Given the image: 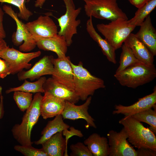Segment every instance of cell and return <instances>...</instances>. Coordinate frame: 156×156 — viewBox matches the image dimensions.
Segmentation results:
<instances>
[{
  "label": "cell",
  "instance_id": "obj_1",
  "mask_svg": "<svg viewBox=\"0 0 156 156\" xmlns=\"http://www.w3.org/2000/svg\"><path fill=\"white\" fill-rule=\"evenodd\" d=\"M43 96L41 93H36L31 104L26 110L20 124H16L11 131L14 139L21 145L31 146V132L41 115L40 105Z\"/></svg>",
  "mask_w": 156,
  "mask_h": 156
},
{
  "label": "cell",
  "instance_id": "obj_2",
  "mask_svg": "<svg viewBox=\"0 0 156 156\" xmlns=\"http://www.w3.org/2000/svg\"><path fill=\"white\" fill-rule=\"evenodd\" d=\"M125 130L129 142L137 149L148 148L156 151L155 134L132 116H124L119 121Z\"/></svg>",
  "mask_w": 156,
  "mask_h": 156
},
{
  "label": "cell",
  "instance_id": "obj_3",
  "mask_svg": "<svg viewBox=\"0 0 156 156\" xmlns=\"http://www.w3.org/2000/svg\"><path fill=\"white\" fill-rule=\"evenodd\" d=\"M74 74V90L80 100L86 101L95 91L105 87L104 81L92 75L83 66L82 62L77 65L70 62Z\"/></svg>",
  "mask_w": 156,
  "mask_h": 156
},
{
  "label": "cell",
  "instance_id": "obj_4",
  "mask_svg": "<svg viewBox=\"0 0 156 156\" xmlns=\"http://www.w3.org/2000/svg\"><path fill=\"white\" fill-rule=\"evenodd\" d=\"M114 76L121 86L135 88L152 81L156 77V69L154 64L140 62Z\"/></svg>",
  "mask_w": 156,
  "mask_h": 156
},
{
  "label": "cell",
  "instance_id": "obj_5",
  "mask_svg": "<svg viewBox=\"0 0 156 156\" xmlns=\"http://www.w3.org/2000/svg\"><path fill=\"white\" fill-rule=\"evenodd\" d=\"M84 11L88 17L111 21L119 19H128L126 14L118 7L117 0H82Z\"/></svg>",
  "mask_w": 156,
  "mask_h": 156
},
{
  "label": "cell",
  "instance_id": "obj_6",
  "mask_svg": "<svg viewBox=\"0 0 156 156\" xmlns=\"http://www.w3.org/2000/svg\"><path fill=\"white\" fill-rule=\"evenodd\" d=\"M96 27L116 50L121 47L122 43L136 27L130 24L128 20L124 19L111 21L107 24H98Z\"/></svg>",
  "mask_w": 156,
  "mask_h": 156
},
{
  "label": "cell",
  "instance_id": "obj_7",
  "mask_svg": "<svg viewBox=\"0 0 156 156\" xmlns=\"http://www.w3.org/2000/svg\"><path fill=\"white\" fill-rule=\"evenodd\" d=\"M66 7L64 14L57 19L60 27L57 34L64 37L68 47L73 43V36L77 34V27L81 23L80 19H77L81 8H76L73 0H62Z\"/></svg>",
  "mask_w": 156,
  "mask_h": 156
},
{
  "label": "cell",
  "instance_id": "obj_8",
  "mask_svg": "<svg viewBox=\"0 0 156 156\" xmlns=\"http://www.w3.org/2000/svg\"><path fill=\"white\" fill-rule=\"evenodd\" d=\"M2 9L14 20L16 24V31L13 33L12 36L13 44L16 46H19V50L22 52H28L33 50L37 46L36 42L25 24L19 19L17 13L10 5L4 4Z\"/></svg>",
  "mask_w": 156,
  "mask_h": 156
},
{
  "label": "cell",
  "instance_id": "obj_9",
  "mask_svg": "<svg viewBox=\"0 0 156 156\" xmlns=\"http://www.w3.org/2000/svg\"><path fill=\"white\" fill-rule=\"evenodd\" d=\"M40 51L25 53L8 46L0 54V58L5 60L9 68L10 74L18 73L23 69H30L32 65L29 62L32 59L39 56Z\"/></svg>",
  "mask_w": 156,
  "mask_h": 156
},
{
  "label": "cell",
  "instance_id": "obj_10",
  "mask_svg": "<svg viewBox=\"0 0 156 156\" xmlns=\"http://www.w3.org/2000/svg\"><path fill=\"white\" fill-rule=\"evenodd\" d=\"M109 145V156H137L136 150L128 141L123 127L118 132L111 130L107 134Z\"/></svg>",
  "mask_w": 156,
  "mask_h": 156
},
{
  "label": "cell",
  "instance_id": "obj_11",
  "mask_svg": "<svg viewBox=\"0 0 156 156\" xmlns=\"http://www.w3.org/2000/svg\"><path fill=\"white\" fill-rule=\"evenodd\" d=\"M92 100L91 96H89L83 104L77 105L75 104L65 101V106L61 114L63 119L75 120L79 119L84 120L87 124L86 127H89L96 128L94 119L89 114L88 112L89 107Z\"/></svg>",
  "mask_w": 156,
  "mask_h": 156
},
{
  "label": "cell",
  "instance_id": "obj_12",
  "mask_svg": "<svg viewBox=\"0 0 156 156\" xmlns=\"http://www.w3.org/2000/svg\"><path fill=\"white\" fill-rule=\"evenodd\" d=\"M52 61L54 67L52 77L59 83L74 91V74L70 57L55 58L52 56Z\"/></svg>",
  "mask_w": 156,
  "mask_h": 156
},
{
  "label": "cell",
  "instance_id": "obj_13",
  "mask_svg": "<svg viewBox=\"0 0 156 156\" xmlns=\"http://www.w3.org/2000/svg\"><path fill=\"white\" fill-rule=\"evenodd\" d=\"M25 25L33 37L47 38L58 34L57 26L48 15H41L37 19L27 23Z\"/></svg>",
  "mask_w": 156,
  "mask_h": 156
},
{
  "label": "cell",
  "instance_id": "obj_14",
  "mask_svg": "<svg viewBox=\"0 0 156 156\" xmlns=\"http://www.w3.org/2000/svg\"><path fill=\"white\" fill-rule=\"evenodd\" d=\"M52 56L45 55L27 71H22L18 73L19 81L27 79L32 81L46 75H52L54 70L52 61Z\"/></svg>",
  "mask_w": 156,
  "mask_h": 156
},
{
  "label": "cell",
  "instance_id": "obj_15",
  "mask_svg": "<svg viewBox=\"0 0 156 156\" xmlns=\"http://www.w3.org/2000/svg\"><path fill=\"white\" fill-rule=\"evenodd\" d=\"M156 88H154L152 93L142 98L138 99L134 104L126 106L121 104L116 105L115 110L113 111V114H122L125 116H128L146 110L156 105Z\"/></svg>",
  "mask_w": 156,
  "mask_h": 156
},
{
  "label": "cell",
  "instance_id": "obj_16",
  "mask_svg": "<svg viewBox=\"0 0 156 156\" xmlns=\"http://www.w3.org/2000/svg\"><path fill=\"white\" fill-rule=\"evenodd\" d=\"M36 45L40 49L51 51L55 53L57 57L62 58L66 56L68 45L64 38L58 34L54 36L40 38L33 37Z\"/></svg>",
  "mask_w": 156,
  "mask_h": 156
},
{
  "label": "cell",
  "instance_id": "obj_17",
  "mask_svg": "<svg viewBox=\"0 0 156 156\" xmlns=\"http://www.w3.org/2000/svg\"><path fill=\"white\" fill-rule=\"evenodd\" d=\"M43 88L44 92L72 103L75 104L80 100L74 91L59 83L52 77L47 79Z\"/></svg>",
  "mask_w": 156,
  "mask_h": 156
},
{
  "label": "cell",
  "instance_id": "obj_18",
  "mask_svg": "<svg viewBox=\"0 0 156 156\" xmlns=\"http://www.w3.org/2000/svg\"><path fill=\"white\" fill-rule=\"evenodd\" d=\"M44 93L40 105L41 115L43 118L47 119L61 115L65 101L48 93Z\"/></svg>",
  "mask_w": 156,
  "mask_h": 156
},
{
  "label": "cell",
  "instance_id": "obj_19",
  "mask_svg": "<svg viewBox=\"0 0 156 156\" xmlns=\"http://www.w3.org/2000/svg\"><path fill=\"white\" fill-rule=\"evenodd\" d=\"M135 36L147 47L154 56L156 55V30L148 15L140 26Z\"/></svg>",
  "mask_w": 156,
  "mask_h": 156
},
{
  "label": "cell",
  "instance_id": "obj_20",
  "mask_svg": "<svg viewBox=\"0 0 156 156\" xmlns=\"http://www.w3.org/2000/svg\"><path fill=\"white\" fill-rule=\"evenodd\" d=\"M124 43L130 48L135 57L140 62L148 65L154 64V56L134 34L131 33Z\"/></svg>",
  "mask_w": 156,
  "mask_h": 156
},
{
  "label": "cell",
  "instance_id": "obj_21",
  "mask_svg": "<svg viewBox=\"0 0 156 156\" xmlns=\"http://www.w3.org/2000/svg\"><path fill=\"white\" fill-rule=\"evenodd\" d=\"M92 17L90 16L86 23V29L90 36L98 44L104 55L108 60L114 64L116 63L114 48L105 38L103 39L97 33L92 23Z\"/></svg>",
  "mask_w": 156,
  "mask_h": 156
},
{
  "label": "cell",
  "instance_id": "obj_22",
  "mask_svg": "<svg viewBox=\"0 0 156 156\" xmlns=\"http://www.w3.org/2000/svg\"><path fill=\"white\" fill-rule=\"evenodd\" d=\"M94 156H108L109 145L108 139L94 133L90 135L84 141Z\"/></svg>",
  "mask_w": 156,
  "mask_h": 156
},
{
  "label": "cell",
  "instance_id": "obj_23",
  "mask_svg": "<svg viewBox=\"0 0 156 156\" xmlns=\"http://www.w3.org/2000/svg\"><path fill=\"white\" fill-rule=\"evenodd\" d=\"M42 148L48 156H63L66 149L62 131L53 135L42 144Z\"/></svg>",
  "mask_w": 156,
  "mask_h": 156
},
{
  "label": "cell",
  "instance_id": "obj_24",
  "mask_svg": "<svg viewBox=\"0 0 156 156\" xmlns=\"http://www.w3.org/2000/svg\"><path fill=\"white\" fill-rule=\"evenodd\" d=\"M70 127L64 122L62 115H58L53 119L48 121L41 132V136L39 140L35 141L34 143L36 145L42 144L53 135L68 129Z\"/></svg>",
  "mask_w": 156,
  "mask_h": 156
},
{
  "label": "cell",
  "instance_id": "obj_25",
  "mask_svg": "<svg viewBox=\"0 0 156 156\" xmlns=\"http://www.w3.org/2000/svg\"><path fill=\"white\" fill-rule=\"evenodd\" d=\"M46 79L45 77L42 76L33 82H30L25 79L21 85L17 87L10 88L6 90L5 93L8 94L16 91H22L32 93H44V91L43 86Z\"/></svg>",
  "mask_w": 156,
  "mask_h": 156
},
{
  "label": "cell",
  "instance_id": "obj_26",
  "mask_svg": "<svg viewBox=\"0 0 156 156\" xmlns=\"http://www.w3.org/2000/svg\"><path fill=\"white\" fill-rule=\"evenodd\" d=\"M156 6V0H149L138 8L134 16L128 20L129 23L136 27L140 26Z\"/></svg>",
  "mask_w": 156,
  "mask_h": 156
},
{
  "label": "cell",
  "instance_id": "obj_27",
  "mask_svg": "<svg viewBox=\"0 0 156 156\" xmlns=\"http://www.w3.org/2000/svg\"><path fill=\"white\" fill-rule=\"evenodd\" d=\"M119 65L115 74H118L127 68L141 62L135 57L131 49L125 43L122 45Z\"/></svg>",
  "mask_w": 156,
  "mask_h": 156
},
{
  "label": "cell",
  "instance_id": "obj_28",
  "mask_svg": "<svg viewBox=\"0 0 156 156\" xmlns=\"http://www.w3.org/2000/svg\"><path fill=\"white\" fill-rule=\"evenodd\" d=\"M152 108L135 114L132 116L133 118L140 122L148 124V128L155 134L156 133V105Z\"/></svg>",
  "mask_w": 156,
  "mask_h": 156
},
{
  "label": "cell",
  "instance_id": "obj_29",
  "mask_svg": "<svg viewBox=\"0 0 156 156\" xmlns=\"http://www.w3.org/2000/svg\"><path fill=\"white\" fill-rule=\"evenodd\" d=\"M14 92L13 98L19 109L23 112L26 111L32 103L33 94L22 91Z\"/></svg>",
  "mask_w": 156,
  "mask_h": 156
},
{
  "label": "cell",
  "instance_id": "obj_30",
  "mask_svg": "<svg viewBox=\"0 0 156 156\" xmlns=\"http://www.w3.org/2000/svg\"><path fill=\"white\" fill-rule=\"evenodd\" d=\"M25 1V0H0V2L8 3L17 7L19 10V12L17 13L18 17L27 21L33 13L26 7Z\"/></svg>",
  "mask_w": 156,
  "mask_h": 156
},
{
  "label": "cell",
  "instance_id": "obj_31",
  "mask_svg": "<svg viewBox=\"0 0 156 156\" xmlns=\"http://www.w3.org/2000/svg\"><path fill=\"white\" fill-rule=\"evenodd\" d=\"M14 149L25 156H48L43 149L35 148L31 146L16 145Z\"/></svg>",
  "mask_w": 156,
  "mask_h": 156
},
{
  "label": "cell",
  "instance_id": "obj_32",
  "mask_svg": "<svg viewBox=\"0 0 156 156\" xmlns=\"http://www.w3.org/2000/svg\"><path fill=\"white\" fill-rule=\"evenodd\" d=\"M70 149V156H93L87 146L81 142L71 144Z\"/></svg>",
  "mask_w": 156,
  "mask_h": 156
},
{
  "label": "cell",
  "instance_id": "obj_33",
  "mask_svg": "<svg viewBox=\"0 0 156 156\" xmlns=\"http://www.w3.org/2000/svg\"><path fill=\"white\" fill-rule=\"evenodd\" d=\"M70 130L66 129L62 131V134L65 137L66 149L64 156H68L67 150V144L69 139L72 136H76L80 138L83 136V135L80 130L75 129L73 127H70Z\"/></svg>",
  "mask_w": 156,
  "mask_h": 156
},
{
  "label": "cell",
  "instance_id": "obj_34",
  "mask_svg": "<svg viewBox=\"0 0 156 156\" xmlns=\"http://www.w3.org/2000/svg\"><path fill=\"white\" fill-rule=\"evenodd\" d=\"M10 74L8 65L3 59L0 58V78L3 79Z\"/></svg>",
  "mask_w": 156,
  "mask_h": 156
},
{
  "label": "cell",
  "instance_id": "obj_35",
  "mask_svg": "<svg viewBox=\"0 0 156 156\" xmlns=\"http://www.w3.org/2000/svg\"><path fill=\"white\" fill-rule=\"evenodd\" d=\"M137 156H156V151L148 148H142L136 150Z\"/></svg>",
  "mask_w": 156,
  "mask_h": 156
},
{
  "label": "cell",
  "instance_id": "obj_36",
  "mask_svg": "<svg viewBox=\"0 0 156 156\" xmlns=\"http://www.w3.org/2000/svg\"><path fill=\"white\" fill-rule=\"evenodd\" d=\"M4 13L0 6V38L4 39L6 36L3 24Z\"/></svg>",
  "mask_w": 156,
  "mask_h": 156
},
{
  "label": "cell",
  "instance_id": "obj_37",
  "mask_svg": "<svg viewBox=\"0 0 156 156\" xmlns=\"http://www.w3.org/2000/svg\"><path fill=\"white\" fill-rule=\"evenodd\" d=\"M2 87L1 86H0V119L3 118L4 112L3 105V97L2 95Z\"/></svg>",
  "mask_w": 156,
  "mask_h": 156
},
{
  "label": "cell",
  "instance_id": "obj_38",
  "mask_svg": "<svg viewBox=\"0 0 156 156\" xmlns=\"http://www.w3.org/2000/svg\"><path fill=\"white\" fill-rule=\"evenodd\" d=\"M133 5L139 8L143 5L149 0H128Z\"/></svg>",
  "mask_w": 156,
  "mask_h": 156
},
{
  "label": "cell",
  "instance_id": "obj_39",
  "mask_svg": "<svg viewBox=\"0 0 156 156\" xmlns=\"http://www.w3.org/2000/svg\"><path fill=\"white\" fill-rule=\"evenodd\" d=\"M8 46L6 42L3 39L0 38V54Z\"/></svg>",
  "mask_w": 156,
  "mask_h": 156
},
{
  "label": "cell",
  "instance_id": "obj_40",
  "mask_svg": "<svg viewBox=\"0 0 156 156\" xmlns=\"http://www.w3.org/2000/svg\"><path fill=\"white\" fill-rule=\"evenodd\" d=\"M46 0H36L35 4V6L36 7L41 8ZM30 0H27L29 2Z\"/></svg>",
  "mask_w": 156,
  "mask_h": 156
}]
</instances>
